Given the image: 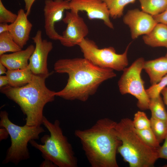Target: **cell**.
<instances>
[{"label":"cell","mask_w":167,"mask_h":167,"mask_svg":"<svg viewBox=\"0 0 167 167\" xmlns=\"http://www.w3.org/2000/svg\"><path fill=\"white\" fill-rule=\"evenodd\" d=\"M54 69L56 72L68 76L66 85L55 92L56 96L70 101H86L101 83L116 76L113 70L95 66L84 58L60 59Z\"/></svg>","instance_id":"cell-1"},{"label":"cell","mask_w":167,"mask_h":167,"mask_svg":"<svg viewBox=\"0 0 167 167\" xmlns=\"http://www.w3.org/2000/svg\"><path fill=\"white\" fill-rule=\"evenodd\" d=\"M116 123L102 118L89 128L75 130V135L79 139L91 167H118L116 154L121 142L116 133Z\"/></svg>","instance_id":"cell-2"},{"label":"cell","mask_w":167,"mask_h":167,"mask_svg":"<svg viewBox=\"0 0 167 167\" xmlns=\"http://www.w3.org/2000/svg\"><path fill=\"white\" fill-rule=\"evenodd\" d=\"M47 78L33 75L31 81L23 86L15 88L8 85L0 88L1 93L19 106L26 116L25 124L28 126H41L45 105L54 100L56 92L46 87Z\"/></svg>","instance_id":"cell-3"},{"label":"cell","mask_w":167,"mask_h":167,"mask_svg":"<svg viewBox=\"0 0 167 167\" xmlns=\"http://www.w3.org/2000/svg\"><path fill=\"white\" fill-rule=\"evenodd\" d=\"M117 135L121 142L118 152L130 167L153 166L159 158L158 148H152L145 143L135 131L130 119L122 118L117 122Z\"/></svg>","instance_id":"cell-4"},{"label":"cell","mask_w":167,"mask_h":167,"mask_svg":"<svg viewBox=\"0 0 167 167\" xmlns=\"http://www.w3.org/2000/svg\"><path fill=\"white\" fill-rule=\"evenodd\" d=\"M42 124L50 135H45L41 139L43 144L38 143L35 140L29 141L33 147L42 153L44 159L52 161L57 167H77L78 161L71 144L63 134L59 120L54 122L49 121L45 116Z\"/></svg>","instance_id":"cell-5"},{"label":"cell","mask_w":167,"mask_h":167,"mask_svg":"<svg viewBox=\"0 0 167 167\" xmlns=\"http://www.w3.org/2000/svg\"><path fill=\"white\" fill-rule=\"evenodd\" d=\"M0 126L6 128L11 138V145L8 149L3 164L9 163L17 165L22 161L30 158L28 144L32 140H37L40 135L45 131L41 126H19L10 120L6 111L0 112Z\"/></svg>","instance_id":"cell-6"},{"label":"cell","mask_w":167,"mask_h":167,"mask_svg":"<svg viewBox=\"0 0 167 167\" xmlns=\"http://www.w3.org/2000/svg\"><path fill=\"white\" fill-rule=\"evenodd\" d=\"M130 44L128 45L124 52L121 54H117L112 47L100 49L94 41L86 38L78 45L84 58L94 65L121 71L128 64L127 53Z\"/></svg>","instance_id":"cell-7"},{"label":"cell","mask_w":167,"mask_h":167,"mask_svg":"<svg viewBox=\"0 0 167 167\" xmlns=\"http://www.w3.org/2000/svg\"><path fill=\"white\" fill-rule=\"evenodd\" d=\"M144 62L143 58H140L125 68L118 82L121 94H129L135 96L138 100L137 106L141 110L149 109L150 101L141 75Z\"/></svg>","instance_id":"cell-8"},{"label":"cell","mask_w":167,"mask_h":167,"mask_svg":"<svg viewBox=\"0 0 167 167\" xmlns=\"http://www.w3.org/2000/svg\"><path fill=\"white\" fill-rule=\"evenodd\" d=\"M62 21L67 27L62 32L59 40L64 46L72 47L78 44L85 38L89 33L88 27L79 12L70 10L66 11Z\"/></svg>","instance_id":"cell-9"},{"label":"cell","mask_w":167,"mask_h":167,"mask_svg":"<svg viewBox=\"0 0 167 167\" xmlns=\"http://www.w3.org/2000/svg\"><path fill=\"white\" fill-rule=\"evenodd\" d=\"M35 44V49L29 59L28 68L33 75L48 77L50 75L47 67V60L52 49L53 43L43 39L41 30H38L32 38Z\"/></svg>","instance_id":"cell-10"},{"label":"cell","mask_w":167,"mask_h":167,"mask_svg":"<svg viewBox=\"0 0 167 167\" xmlns=\"http://www.w3.org/2000/svg\"><path fill=\"white\" fill-rule=\"evenodd\" d=\"M68 0H45L43 9L45 34L52 40H59L61 35L55 29V24L63 19L64 12L70 10Z\"/></svg>","instance_id":"cell-11"},{"label":"cell","mask_w":167,"mask_h":167,"mask_svg":"<svg viewBox=\"0 0 167 167\" xmlns=\"http://www.w3.org/2000/svg\"><path fill=\"white\" fill-rule=\"evenodd\" d=\"M69 2L70 10L85 11L89 19L101 20L110 28H114L108 7L102 0H73Z\"/></svg>","instance_id":"cell-12"},{"label":"cell","mask_w":167,"mask_h":167,"mask_svg":"<svg viewBox=\"0 0 167 167\" xmlns=\"http://www.w3.org/2000/svg\"><path fill=\"white\" fill-rule=\"evenodd\" d=\"M123 21L130 28L133 39L148 33L157 24L152 16L138 9L128 11L124 16Z\"/></svg>","instance_id":"cell-13"},{"label":"cell","mask_w":167,"mask_h":167,"mask_svg":"<svg viewBox=\"0 0 167 167\" xmlns=\"http://www.w3.org/2000/svg\"><path fill=\"white\" fill-rule=\"evenodd\" d=\"M17 15L15 22L9 25L8 32L14 41L22 49L29 39L32 25L23 9L19 10Z\"/></svg>","instance_id":"cell-14"},{"label":"cell","mask_w":167,"mask_h":167,"mask_svg":"<svg viewBox=\"0 0 167 167\" xmlns=\"http://www.w3.org/2000/svg\"><path fill=\"white\" fill-rule=\"evenodd\" d=\"M35 46L31 44L25 49L0 56V62L10 70L24 69L28 68V61L33 52Z\"/></svg>","instance_id":"cell-15"},{"label":"cell","mask_w":167,"mask_h":167,"mask_svg":"<svg viewBox=\"0 0 167 167\" xmlns=\"http://www.w3.org/2000/svg\"><path fill=\"white\" fill-rule=\"evenodd\" d=\"M143 69L148 75L152 85L157 84L167 74V57L145 61Z\"/></svg>","instance_id":"cell-16"},{"label":"cell","mask_w":167,"mask_h":167,"mask_svg":"<svg viewBox=\"0 0 167 167\" xmlns=\"http://www.w3.org/2000/svg\"><path fill=\"white\" fill-rule=\"evenodd\" d=\"M144 43L152 47L167 48V25L157 23L152 30L143 37Z\"/></svg>","instance_id":"cell-17"},{"label":"cell","mask_w":167,"mask_h":167,"mask_svg":"<svg viewBox=\"0 0 167 167\" xmlns=\"http://www.w3.org/2000/svg\"><path fill=\"white\" fill-rule=\"evenodd\" d=\"M6 75L9 79V85L17 88L23 86L30 83L32 79L33 74L27 68L15 70L7 69Z\"/></svg>","instance_id":"cell-18"},{"label":"cell","mask_w":167,"mask_h":167,"mask_svg":"<svg viewBox=\"0 0 167 167\" xmlns=\"http://www.w3.org/2000/svg\"><path fill=\"white\" fill-rule=\"evenodd\" d=\"M142 11L155 16L162 13L167 7V0H139Z\"/></svg>","instance_id":"cell-19"},{"label":"cell","mask_w":167,"mask_h":167,"mask_svg":"<svg viewBox=\"0 0 167 167\" xmlns=\"http://www.w3.org/2000/svg\"><path fill=\"white\" fill-rule=\"evenodd\" d=\"M161 95L150 99L149 109L151 111V118L167 121V112Z\"/></svg>","instance_id":"cell-20"},{"label":"cell","mask_w":167,"mask_h":167,"mask_svg":"<svg viewBox=\"0 0 167 167\" xmlns=\"http://www.w3.org/2000/svg\"><path fill=\"white\" fill-rule=\"evenodd\" d=\"M106 4L110 13V16L113 19L121 17L123 14L125 7L135 0H102Z\"/></svg>","instance_id":"cell-21"},{"label":"cell","mask_w":167,"mask_h":167,"mask_svg":"<svg viewBox=\"0 0 167 167\" xmlns=\"http://www.w3.org/2000/svg\"><path fill=\"white\" fill-rule=\"evenodd\" d=\"M21 50L8 31L0 34V56L6 52H15Z\"/></svg>","instance_id":"cell-22"},{"label":"cell","mask_w":167,"mask_h":167,"mask_svg":"<svg viewBox=\"0 0 167 167\" xmlns=\"http://www.w3.org/2000/svg\"><path fill=\"white\" fill-rule=\"evenodd\" d=\"M151 128L160 143L167 135V121L151 118Z\"/></svg>","instance_id":"cell-23"},{"label":"cell","mask_w":167,"mask_h":167,"mask_svg":"<svg viewBox=\"0 0 167 167\" xmlns=\"http://www.w3.org/2000/svg\"><path fill=\"white\" fill-rule=\"evenodd\" d=\"M135 131L143 141L149 146L156 149L160 146V143L151 128L140 130L135 129Z\"/></svg>","instance_id":"cell-24"},{"label":"cell","mask_w":167,"mask_h":167,"mask_svg":"<svg viewBox=\"0 0 167 167\" xmlns=\"http://www.w3.org/2000/svg\"><path fill=\"white\" fill-rule=\"evenodd\" d=\"M132 121L135 128L137 130L151 128L150 119H148L143 112L138 111L135 113Z\"/></svg>","instance_id":"cell-25"},{"label":"cell","mask_w":167,"mask_h":167,"mask_svg":"<svg viewBox=\"0 0 167 167\" xmlns=\"http://www.w3.org/2000/svg\"><path fill=\"white\" fill-rule=\"evenodd\" d=\"M167 86V74L157 84L146 89V92L150 99L156 97L160 95L161 91Z\"/></svg>","instance_id":"cell-26"},{"label":"cell","mask_w":167,"mask_h":167,"mask_svg":"<svg viewBox=\"0 0 167 167\" xmlns=\"http://www.w3.org/2000/svg\"><path fill=\"white\" fill-rule=\"evenodd\" d=\"M17 16V14L7 10L3 4L2 0H0V23H12L16 20Z\"/></svg>","instance_id":"cell-27"},{"label":"cell","mask_w":167,"mask_h":167,"mask_svg":"<svg viewBox=\"0 0 167 167\" xmlns=\"http://www.w3.org/2000/svg\"><path fill=\"white\" fill-rule=\"evenodd\" d=\"M164 140L163 145L158 148V157L167 160V135Z\"/></svg>","instance_id":"cell-28"},{"label":"cell","mask_w":167,"mask_h":167,"mask_svg":"<svg viewBox=\"0 0 167 167\" xmlns=\"http://www.w3.org/2000/svg\"><path fill=\"white\" fill-rule=\"evenodd\" d=\"M153 17L157 23L167 25V7L163 12Z\"/></svg>","instance_id":"cell-29"},{"label":"cell","mask_w":167,"mask_h":167,"mask_svg":"<svg viewBox=\"0 0 167 167\" xmlns=\"http://www.w3.org/2000/svg\"><path fill=\"white\" fill-rule=\"evenodd\" d=\"M25 2V9L26 13L28 16L31 11L32 6L35 0H24Z\"/></svg>","instance_id":"cell-30"},{"label":"cell","mask_w":167,"mask_h":167,"mask_svg":"<svg viewBox=\"0 0 167 167\" xmlns=\"http://www.w3.org/2000/svg\"><path fill=\"white\" fill-rule=\"evenodd\" d=\"M9 135L7 130L4 127H1L0 129V141L6 139Z\"/></svg>","instance_id":"cell-31"},{"label":"cell","mask_w":167,"mask_h":167,"mask_svg":"<svg viewBox=\"0 0 167 167\" xmlns=\"http://www.w3.org/2000/svg\"><path fill=\"white\" fill-rule=\"evenodd\" d=\"M40 166L41 167H57L52 161L47 159H45V160L42 162Z\"/></svg>","instance_id":"cell-32"},{"label":"cell","mask_w":167,"mask_h":167,"mask_svg":"<svg viewBox=\"0 0 167 167\" xmlns=\"http://www.w3.org/2000/svg\"><path fill=\"white\" fill-rule=\"evenodd\" d=\"M9 81L7 76H0V88H1L4 86L9 85Z\"/></svg>","instance_id":"cell-33"},{"label":"cell","mask_w":167,"mask_h":167,"mask_svg":"<svg viewBox=\"0 0 167 167\" xmlns=\"http://www.w3.org/2000/svg\"><path fill=\"white\" fill-rule=\"evenodd\" d=\"M161 94L163 96V100L164 103L167 106V87L165 88L161 91Z\"/></svg>","instance_id":"cell-34"},{"label":"cell","mask_w":167,"mask_h":167,"mask_svg":"<svg viewBox=\"0 0 167 167\" xmlns=\"http://www.w3.org/2000/svg\"><path fill=\"white\" fill-rule=\"evenodd\" d=\"M8 26L7 23H0V34L6 31H8Z\"/></svg>","instance_id":"cell-35"},{"label":"cell","mask_w":167,"mask_h":167,"mask_svg":"<svg viewBox=\"0 0 167 167\" xmlns=\"http://www.w3.org/2000/svg\"><path fill=\"white\" fill-rule=\"evenodd\" d=\"M6 67L1 62H0V75H2L6 73L7 72Z\"/></svg>","instance_id":"cell-36"},{"label":"cell","mask_w":167,"mask_h":167,"mask_svg":"<svg viewBox=\"0 0 167 167\" xmlns=\"http://www.w3.org/2000/svg\"><path fill=\"white\" fill-rule=\"evenodd\" d=\"M165 56L167 57V53H166V54Z\"/></svg>","instance_id":"cell-37"},{"label":"cell","mask_w":167,"mask_h":167,"mask_svg":"<svg viewBox=\"0 0 167 167\" xmlns=\"http://www.w3.org/2000/svg\"><path fill=\"white\" fill-rule=\"evenodd\" d=\"M71 0H68V1H71Z\"/></svg>","instance_id":"cell-38"}]
</instances>
